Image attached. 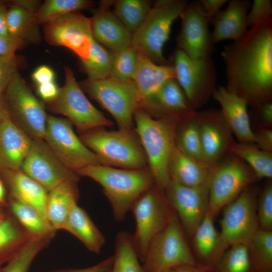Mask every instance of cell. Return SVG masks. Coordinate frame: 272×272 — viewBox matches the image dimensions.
Wrapping results in <instances>:
<instances>
[{"label": "cell", "instance_id": "d4e9b609", "mask_svg": "<svg viewBox=\"0 0 272 272\" xmlns=\"http://www.w3.org/2000/svg\"><path fill=\"white\" fill-rule=\"evenodd\" d=\"M227 8L220 11L211 23L214 28L211 33L214 44L224 40L236 41L247 32V14L251 6L248 0H231Z\"/></svg>", "mask_w": 272, "mask_h": 272}, {"label": "cell", "instance_id": "e575fe53", "mask_svg": "<svg viewBox=\"0 0 272 272\" xmlns=\"http://www.w3.org/2000/svg\"><path fill=\"white\" fill-rule=\"evenodd\" d=\"M31 236L17 221L6 216L0 219V267L15 255Z\"/></svg>", "mask_w": 272, "mask_h": 272}, {"label": "cell", "instance_id": "91938a15", "mask_svg": "<svg viewBox=\"0 0 272 272\" xmlns=\"http://www.w3.org/2000/svg\"><path fill=\"white\" fill-rule=\"evenodd\" d=\"M6 215H5L2 212V211L0 210V219L3 218L4 217H5Z\"/></svg>", "mask_w": 272, "mask_h": 272}, {"label": "cell", "instance_id": "680465c9", "mask_svg": "<svg viewBox=\"0 0 272 272\" xmlns=\"http://www.w3.org/2000/svg\"><path fill=\"white\" fill-rule=\"evenodd\" d=\"M5 196V191L4 185L0 180V203L4 202Z\"/></svg>", "mask_w": 272, "mask_h": 272}, {"label": "cell", "instance_id": "d6a6232c", "mask_svg": "<svg viewBox=\"0 0 272 272\" xmlns=\"http://www.w3.org/2000/svg\"><path fill=\"white\" fill-rule=\"evenodd\" d=\"M10 208L18 222L31 236L54 237L56 231L34 208L12 198Z\"/></svg>", "mask_w": 272, "mask_h": 272}, {"label": "cell", "instance_id": "f907efd6", "mask_svg": "<svg viewBox=\"0 0 272 272\" xmlns=\"http://www.w3.org/2000/svg\"><path fill=\"white\" fill-rule=\"evenodd\" d=\"M260 121L261 126L271 127L272 102H266L252 106Z\"/></svg>", "mask_w": 272, "mask_h": 272}, {"label": "cell", "instance_id": "6f0895ef", "mask_svg": "<svg viewBox=\"0 0 272 272\" xmlns=\"http://www.w3.org/2000/svg\"><path fill=\"white\" fill-rule=\"evenodd\" d=\"M9 115V112L4 96L2 95H0V124L3 120Z\"/></svg>", "mask_w": 272, "mask_h": 272}, {"label": "cell", "instance_id": "f5cc1de1", "mask_svg": "<svg viewBox=\"0 0 272 272\" xmlns=\"http://www.w3.org/2000/svg\"><path fill=\"white\" fill-rule=\"evenodd\" d=\"M59 89L54 82L37 85L39 95L45 101L52 102L57 97Z\"/></svg>", "mask_w": 272, "mask_h": 272}, {"label": "cell", "instance_id": "94428289", "mask_svg": "<svg viewBox=\"0 0 272 272\" xmlns=\"http://www.w3.org/2000/svg\"><path fill=\"white\" fill-rule=\"evenodd\" d=\"M164 272H174V269H170V270H168Z\"/></svg>", "mask_w": 272, "mask_h": 272}, {"label": "cell", "instance_id": "ab89813d", "mask_svg": "<svg viewBox=\"0 0 272 272\" xmlns=\"http://www.w3.org/2000/svg\"><path fill=\"white\" fill-rule=\"evenodd\" d=\"M113 53L94 39L89 58L81 61L88 79L102 80L109 77Z\"/></svg>", "mask_w": 272, "mask_h": 272}, {"label": "cell", "instance_id": "603a6c76", "mask_svg": "<svg viewBox=\"0 0 272 272\" xmlns=\"http://www.w3.org/2000/svg\"><path fill=\"white\" fill-rule=\"evenodd\" d=\"M32 142L10 115L6 117L0 124V167L7 170L21 169Z\"/></svg>", "mask_w": 272, "mask_h": 272}, {"label": "cell", "instance_id": "4dcf8cb0", "mask_svg": "<svg viewBox=\"0 0 272 272\" xmlns=\"http://www.w3.org/2000/svg\"><path fill=\"white\" fill-rule=\"evenodd\" d=\"M36 13L11 4L8 9L7 24L11 39L19 47L26 42L40 40V33L35 19Z\"/></svg>", "mask_w": 272, "mask_h": 272}, {"label": "cell", "instance_id": "b9f144b4", "mask_svg": "<svg viewBox=\"0 0 272 272\" xmlns=\"http://www.w3.org/2000/svg\"><path fill=\"white\" fill-rule=\"evenodd\" d=\"M214 269L215 272H254L246 244L230 246Z\"/></svg>", "mask_w": 272, "mask_h": 272}, {"label": "cell", "instance_id": "ee69618b", "mask_svg": "<svg viewBox=\"0 0 272 272\" xmlns=\"http://www.w3.org/2000/svg\"><path fill=\"white\" fill-rule=\"evenodd\" d=\"M258 228L272 231V182H267L264 185L256 205Z\"/></svg>", "mask_w": 272, "mask_h": 272}, {"label": "cell", "instance_id": "f35d334b", "mask_svg": "<svg viewBox=\"0 0 272 272\" xmlns=\"http://www.w3.org/2000/svg\"><path fill=\"white\" fill-rule=\"evenodd\" d=\"M51 239L31 236L15 255L2 267L1 272H28L38 253Z\"/></svg>", "mask_w": 272, "mask_h": 272}, {"label": "cell", "instance_id": "11a10c76", "mask_svg": "<svg viewBox=\"0 0 272 272\" xmlns=\"http://www.w3.org/2000/svg\"><path fill=\"white\" fill-rule=\"evenodd\" d=\"M7 11L8 9L5 3L0 2V36L13 42L11 39L8 31L7 24Z\"/></svg>", "mask_w": 272, "mask_h": 272}, {"label": "cell", "instance_id": "2e32d148", "mask_svg": "<svg viewBox=\"0 0 272 272\" xmlns=\"http://www.w3.org/2000/svg\"><path fill=\"white\" fill-rule=\"evenodd\" d=\"M45 35L50 44L68 48L81 60L89 58L94 39L91 18L77 12L68 14L46 23Z\"/></svg>", "mask_w": 272, "mask_h": 272}, {"label": "cell", "instance_id": "8fae6325", "mask_svg": "<svg viewBox=\"0 0 272 272\" xmlns=\"http://www.w3.org/2000/svg\"><path fill=\"white\" fill-rule=\"evenodd\" d=\"M173 60L176 80L195 110L208 101L217 87L214 61L211 57L192 58L177 48Z\"/></svg>", "mask_w": 272, "mask_h": 272}, {"label": "cell", "instance_id": "3957f363", "mask_svg": "<svg viewBox=\"0 0 272 272\" xmlns=\"http://www.w3.org/2000/svg\"><path fill=\"white\" fill-rule=\"evenodd\" d=\"M79 175L88 177L103 188L115 220H124L135 201L155 185L149 168L127 169L104 165H89L77 170Z\"/></svg>", "mask_w": 272, "mask_h": 272}, {"label": "cell", "instance_id": "5bb4252c", "mask_svg": "<svg viewBox=\"0 0 272 272\" xmlns=\"http://www.w3.org/2000/svg\"><path fill=\"white\" fill-rule=\"evenodd\" d=\"M257 195V188L250 185L224 208L220 221V233L228 246L246 244L259 229L256 212Z\"/></svg>", "mask_w": 272, "mask_h": 272}, {"label": "cell", "instance_id": "7c38bea8", "mask_svg": "<svg viewBox=\"0 0 272 272\" xmlns=\"http://www.w3.org/2000/svg\"><path fill=\"white\" fill-rule=\"evenodd\" d=\"M44 140L60 162L71 171L76 172L89 165L105 166L76 134L67 119L47 115Z\"/></svg>", "mask_w": 272, "mask_h": 272}, {"label": "cell", "instance_id": "44dd1931", "mask_svg": "<svg viewBox=\"0 0 272 272\" xmlns=\"http://www.w3.org/2000/svg\"><path fill=\"white\" fill-rule=\"evenodd\" d=\"M212 96L220 105L222 115L239 142L254 144L246 101L223 86L216 87Z\"/></svg>", "mask_w": 272, "mask_h": 272}, {"label": "cell", "instance_id": "e0dca14e", "mask_svg": "<svg viewBox=\"0 0 272 272\" xmlns=\"http://www.w3.org/2000/svg\"><path fill=\"white\" fill-rule=\"evenodd\" d=\"M21 170L47 192L64 181L79 179L77 173L60 162L42 139H32Z\"/></svg>", "mask_w": 272, "mask_h": 272}, {"label": "cell", "instance_id": "db71d44e", "mask_svg": "<svg viewBox=\"0 0 272 272\" xmlns=\"http://www.w3.org/2000/svg\"><path fill=\"white\" fill-rule=\"evenodd\" d=\"M18 48L16 43L0 36V57L14 56Z\"/></svg>", "mask_w": 272, "mask_h": 272}, {"label": "cell", "instance_id": "9a60e30c", "mask_svg": "<svg viewBox=\"0 0 272 272\" xmlns=\"http://www.w3.org/2000/svg\"><path fill=\"white\" fill-rule=\"evenodd\" d=\"M164 192L185 234L191 238L207 213L208 183L186 186L171 180Z\"/></svg>", "mask_w": 272, "mask_h": 272}, {"label": "cell", "instance_id": "ba28073f", "mask_svg": "<svg viewBox=\"0 0 272 272\" xmlns=\"http://www.w3.org/2000/svg\"><path fill=\"white\" fill-rule=\"evenodd\" d=\"M135 228L132 235L133 243L142 262L150 242L167 224L173 210L164 190L155 185L142 194L133 203L130 211Z\"/></svg>", "mask_w": 272, "mask_h": 272}, {"label": "cell", "instance_id": "ac0fdd59", "mask_svg": "<svg viewBox=\"0 0 272 272\" xmlns=\"http://www.w3.org/2000/svg\"><path fill=\"white\" fill-rule=\"evenodd\" d=\"M181 29L176 38L177 49L193 58L210 57L214 50L210 23L198 2H188L180 17Z\"/></svg>", "mask_w": 272, "mask_h": 272}, {"label": "cell", "instance_id": "484cf974", "mask_svg": "<svg viewBox=\"0 0 272 272\" xmlns=\"http://www.w3.org/2000/svg\"><path fill=\"white\" fill-rule=\"evenodd\" d=\"M79 179L64 181L48 192L46 213L47 220L55 230H63L79 197Z\"/></svg>", "mask_w": 272, "mask_h": 272}, {"label": "cell", "instance_id": "7bdbcfd3", "mask_svg": "<svg viewBox=\"0 0 272 272\" xmlns=\"http://www.w3.org/2000/svg\"><path fill=\"white\" fill-rule=\"evenodd\" d=\"M137 57L138 51L131 46L113 52L109 78L121 82L132 80Z\"/></svg>", "mask_w": 272, "mask_h": 272}, {"label": "cell", "instance_id": "9c48e42d", "mask_svg": "<svg viewBox=\"0 0 272 272\" xmlns=\"http://www.w3.org/2000/svg\"><path fill=\"white\" fill-rule=\"evenodd\" d=\"M83 89L109 112L119 129L132 130L134 114L140 108V99L132 80L121 82L107 78L102 80L87 79Z\"/></svg>", "mask_w": 272, "mask_h": 272}, {"label": "cell", "instance_id": "277c9868", "mask_svg": "<svg viewBox=\"0 0 272 272\" xmlns=\"http://www.w3.org/2000/svg\"><path fill=\"white\" fill-rule=\"evenodd\" d=\"M188 3L183 0L154 2L144 22L132 34L131 46L157 64H171L163 55V47L169 38L173 22L180 17Z\"/></svg>", "mask_w": 272, "mask_h": 272}, {"label": "cell", "instance_id": "30bf717a", "mask_svg": "<svg viewBox=\"0 0 272 272\" xmlns=\"http://www.w3.org/2000/svg\"><path fill=\"white\" fill-rule=\"evenodd\" d=\"M65 82L51 108L63 114L81 134L90 130L111 126L113 122L94 107L87 98L68 66L64 68Z\"/></svg>", "mask_w": 272, "mask_h": 272}, {"label": "cell", "instance_id": "836d02e7", "mask_svg": "<svg viewBox=\"0 0 272 272\" xmlns=\"http://www.w3.org/2000/svg\"><path fill=\"white\" fill-rule=\"evenodd\" d=\"M230 153L245 162L258 178L270 179L272 177V152L260 149L254 143L234 141Z\"/></svg>", "mask_w": 272, "mask_h": 272}, {"label": "cell", "instance_id": "60d3db41", "mask_svg": "<svg viewBox=\"0 0 272 272\" xmlns=\"http://www.w3.org/2000/svg\"><path fill=\"white\" fill-rule=\"evenodd\" d=\"M92 2L87 0H48L36 12L35 19L37 24L48 23L60 17L88 8Z\"/></svg>", "mask_w": 272, "mask_h": 272}, {"label": "cell", "instance_id": "83f0119b", "mask_svg": "<svg viewBox=\"0 0 272 272\" xmlns=\"http://www.w3.org/2000/svg\"><path fill=\"white\" fill-rule=\"evenodd\" d=\"M5 172L13 198L34 208L47 220L45 188L21 169Z\"/></svg>", "mask_w": 272, "mask_h": 272}, {"label": "cell", "instance_id": "7dc6e473", "mask_svg": "<svg viewBox=\"0 0 272 272\" xmlns=\"http://www.w3.org/2000/svg\"><path fill=\"white\" fill-rule=\"evenodd\" d=\"M254 144L260 149L272 152V130L271 127L261 126L254 132Z\"/></svg>", "mask_w": 272, "mask_h": 272}, {"label": "cell", "instance_id": "8992f818", "mask_svg": "<svg viewBox=\"0 0 272 272\" xmlns=\"http://www.w3.org/2000/svg\"><path fill=\"white\" fill-rule=\"evenodd\" d=\"M186 235L174 211L166 226L150 242L142 261L143 272H164L198 264Z\"/></svg>", "mask_w": 272, "mask_h": 272}, {"label": "cell", "instance_id": "681fc988", "mask_svg": "<svg viewBox=\"0 0 272 272\" xmlns=\"http://www.w3.org/2000/svg\"><path fill=\"white\" fill-rule=\"evenodd\" d=\"M227 0H200L198 1L201 8L208 19L211 23L216 14L221 10L222 7Z\"/></svg>", "mask_w": 272, "mask_h": 272}, {"label": "cell", "instance_id": "f1b7e54d", "mask_svg": "<svg viewBox=\"0 0 272 272\" xmlns=\"http://www.w3.org/2000/svg\"><path fill=\"white\" fill-rule=\"evenodd\" d=\"M212 168L191 158L175 147L172 153L169 172L170 179L186 186H196L208 183Z\"/></svg>", "mask_w": 272, "mask_h": 272}, {"label": "cell", "instance_id": "8d00e7d4", "mask_svg": "<svg viewBox=\"0 0 272 272\" xmlns=\"http://www.w3.org/2000/svg\"><path fill=\"white\" fill-rule=\"evenodd\" d=\"M114 260L109 272H143L132 235L120 231L116 235Z\"/></svg>", "mask_w": 272, "mask_h": 272}, {"label": "cell", "instance_id": "f546056e", "mask_svg": "<svg viewBox=\"0 0 272 272\" xmlns=\"http://www.w3.org/2000/svg\"><path fill=\"white\" fill-rule=\"evenodd\" d=\"M77 237L91 252L99 253L105 238L86 211L78 204L72 209L63 229Z\"/></svg>", "mask_w": 272, "mask_h": 272}, {"label": "cell", "instance_id": "d6986e66", "mask_svg": "<svg viewBox=\"0 0 272 272\" xmlns=\"http://www.w3.org/2000/svg\"><path fill=\"white\" fill-rule=\"evenodd\" d=\"M204 163L214 168L225 156L234 142L232 132L220 110L209 109L197 112Z\"/></svg>", "mask_w": 272, "mask_h": 272}, {"label": "cell", "instance_id": "d590c367", "mask_svg": "<svg viewBox=\"0 0 272 272\" xmlns=\"http://www.w3.org/2000/svg\"><path fill=\"white\" fill-rule=\"evenodd\" d=\"M152 5L151 1L148 0L112 1L113 13L131 34L144 22Z\"/></svg>", "mask_w": 272, "mask_h": 272}, {"label": "cell", "instance_id": "1f68e13d", "mask_svg": "<svg viewBox=\"0 0 272 272\" xmlns=\"http://www.w3.org/2000/svg\"><path fill=\"white\" fill-rule=\"evenodd\" d=\"M175 145L184 154L205 163L197 112L195 111L181 118L176 130Z\"/></svg>", "mask_w": 272, "mask_h": 272}, {"label": "cell", "instance_id": "cb8c5ba5", "mask_svg": "<svg viewBox=\"0 0 272 272\" xmlns=\"http://www.w3.org/2000/svg\"><path fill=\"white\" fill-rule=\"evenodd\" d=\"M214 219L207 213L191 237L192 252L197 263L213 268L229 247L216 228Z\"/></svg>", "mask_w": 272, "mask_h": 272}, {"label": "cell", "instance_id": "7402d4cb", "mask_svg": "<svg viewBox=\"0 0 272 272\" xmlns=\"http://www.w3.org/2000/svg\"><path fill=\"white\" fill-rule=\"evenodd\" d=\"M140 108L157 118L184 115L195 111L176 79L168 80L143 100Z\"/></svg>", "mask_w": 272, "mask_h": 272}, {"label": "cell", "instance_id": "7a4b0ae2", "mask_svg": "<svg viewBox=\"0 0 272 272\" xmlns=\"http://www.w3.org/2000/svg\"><path fill=\"white\" fill-rule=\"evenodd\" d=\"M183 116L153 118L141 108L137 109L134 114L135 130L155 185L164 190L171 180L169 164L175 147L176 128Z\"/></svg>", "mask_w": 272, "mask_h": 272}, {"label": "cell", "instance_id": "4316f807", "mask_svg": "<svg viewBox=\"0 0 272 272\" xmlns=\"http://www.w3.org/2000/svg\"><path fill=\"white\" fill-rule=\"evenodd\" d=\"M171 79H176L175 69L172 64H157L144 53L138 51L137 64L132 80L138 93L140 103Z\"/></svg>", "mask_w": 272, "mask_h": 272}, {"label": "cell", "instance_id": "52a82bcc", "mask_svg": "<svg viewBox=\"0 0 272 272\" xmlns=\"http://www.w3.org/2000/svg\"><path fill=\"white\" fill-rule=\"evenodd\" d=\"M230 155L212 168L208 181L207 213L214 218L258 179L245 162L232 154Z\"/></svg>", "mask_w": 272, "mask_h": 272}, {"label": "cell", "instance_id": "816d5d0a", "mask_svg": "<svg viewBox=\"0 0 272 272\" xmlns=\"http://www.w3.org/2000/svg\"><path fill=\"white\" fill-rule=\"evenodd\" d=\"M32 78L34 82L38 85L54 82L55 74L50 67L41 65L34 71Z\"/></svg>", "mask_w": 272, "mask_h": 272}, {"label": "cell", "instance_id": "5b68a950", "mask_svg": "<svg viewBox=\"0 0 272 272\" xmlns=\"http://www.w3.org/2000/svg\"><path fill=\"white\" fill-rule=\"evenodd\" d=\"M79 138L105 166L127 169L147 168L146 155L132 130L109 131L99 128L83 133Z\"/></svg>", "mask_w": 272, "mask_h": 272}, {"label": "cell", "instance_id": "f6af8a7d", "mask_svg": "<svg viewBox=\"0 0 272 272\" xmlns=\"http://www.w3.org/2000/svg\"><path fill=\"white\" fill-rule=\"evenodd\" d=\"M272 20V1L271 0H254L246 17L248 27Z\"/></svg>", "mask_w": 272, "mask_h": 272}, {"label": "cell", "instance_id": "74e56055", "mask_svg": "<svg viewBox=\"0 0 272 272\" xmlns=\"http://www.w3.org/2000/svg\"><path fill=\"white\" fill-rule=\"evenodd\" d=\"M246 245L254 272H272V231L258 229Z\"/></svg>", "mask_w": 272, "mask_h": 272}, {"label": "cell", "instance_id": "4fadbf2b", "mask_svg": "<svg viewBox=\"0 0 272 272\" xmlns=\"http://www.w3.org/2000/svg\"><path fill=\"white\" fill-rule=\"evenodd\" d=\"M4 96L10 117L32 139H44L47 114L43 104L34 96L16 72Z\"/></svg>", "mask_w": 272, "mask_h": 272}, {"label": "cell", "instance_id": "6da1fadb", "mask_svg": "<svg viewBox=\"0 0 272 272\" xmlns=\"http://www.w3.org/2000/svg\"><path fill=\"white\" fill-rule=\"evenodd\" d=\"M228 90L252 106L271 101L272 20L250 28L221 52Z\"/></svg>", "mask_w": 272, "mask_h": 272}, {"label": "cell", "instance_id": "9f6ffc18", "mask_svg": "<svg viewBox=\"0 0 272 272\" xmlns=\"http://www.w3.org/2000/svg\"><path fill=\"white\" fill-rule=\"evenodd\" d=\"M174 272H215L213 268L200 265H188L177 267L174 269Z\"/></svg>", "mask_w": 272, "mask_h": 272}, {"label": "cell", "instance_id": "6125c7cd", "mask_svg": "<svg viewBox=\"0 0 272 272\" xmlns=\"http://www.w3.org/2000/svg\"><path fill=\"white\" fill-rule=\"evenodd\" d=\"M2 267H0V272L2 271Z\"/></svg>", "mask_w": 272, "mask_h": 272}, {"label": "cell", "instance_id": "c3c4849f", "mask_svg": "<svg viewBox=\"0 0 272 272\" xmlns=\"http://www.w3.org/2000/svg\"><path fill=\"white\" fill-rule=\"evenodd\" d=\"M113 260L114 256L112 255L89 267L82 268L63 269L51 272H109Z\"/></svg>", "mask_w": 272, "mask_h": 272}, {"label": "cell", "instance_id": "ffe728a7", "mask_svg": "<svg viewBox=\"0 0 272 272\" xmlns=\"http://www.w3.org/2000/svg\"><path fill=\"white\" fill-rule=\"evenodd\" d=\"M112 1H104L91 18L94 39L112 53L131 46L132 34L109 10Z\"/></svg>", "mask_w": 272, "mask_h": 272}, {"label": "cell", "instance_id": "bcb514c9", "mask_svg": "<svg viewBox=\"0 0 272 272\" xmlns=\"http://www.w3.org/2000/svg\"><path fill=\"white\" fill-rule=\"evenodd\" d=\"M17 71L15 55L0 57V95L6 90L13 76Z\"/></svg>", "mask_w": 272, "mask_h": 272}]
</instances>
